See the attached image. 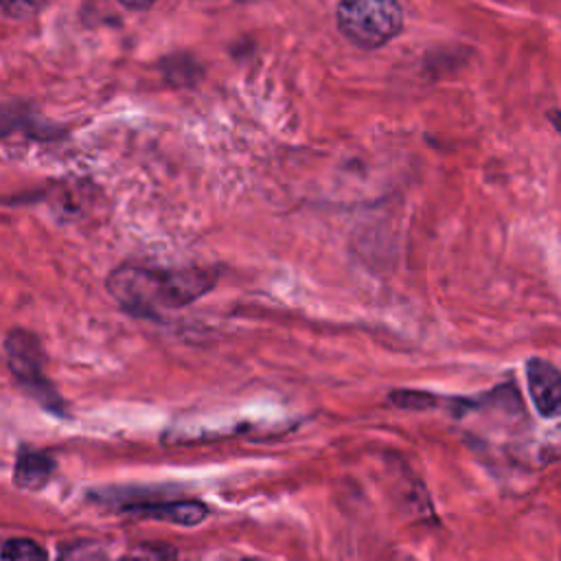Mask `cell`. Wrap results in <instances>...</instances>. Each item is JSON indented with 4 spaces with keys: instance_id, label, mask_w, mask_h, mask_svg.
Segmentation results:
<instances>
[{
    "instance_id": "13",
    "label": "cell",
    "mask_w": 561,
    "mask_h": 561,
    "mask_svg": "<svg viewBox=\"0 0 561 561\" xmlns=\"http://www.w3.org/2000/svg\"><path fill=\"white\" fill-rule=\"evenodd\" d=\"M241 2H254V0H241Z\"/></svg>"
},
{
    "instance_id": "2",
    "label": "cell",
    "mask_w": 561,
    "mask_h": 561,
    "mask_svg": "<svg viewBox=\"0 0 561 561\" xmlns=\"http://www.w3.org/2000/svg\"><path fill=\"white\" fill-rule=\"evenodd\" d=\"M337 26L359 48H379L392 42L403 28L399 0H340Z\"/></svg>"
},
{
    "instance_id": "7",
    "label": "cell",
    "mask_w": 561,
    "mask_h": 561,
    "mask_svg": "<svg viewBox=\"0 0 561 561\" xmlns=\"http://www.w3.org/2000/svg\"><path fill=\"white\" fill-rule=\"evenodd\" d=\"M0 561H48V557L37 541L15 537L2 546Z\"/></svg>"
},
{
    "instance_id": "8",
    "label": "cell",
    "mask_w": 561,
    "mask_h": 561,
    "mask_svg": "<svg viewBox=\"0 0 561 561\" xmlns=\"http://www.w3.org/2000/svg\"><path fill=\"white\" fill-rule=\"evenodd\" d=\"M121 561H180L178 552L162 543H145L121 557Z\"/></svg>"
},
{
    "instance_id": "1",
    "label": "cell",
    "mask_w": 561,
    "mask_h": 561,
    "mask_svg": "<svg viewBox=\"0 0 561 561\" xmlns=\"http://www.w3.org/2000/svg\"><path fill=\"white\" fill-rule=\"evenodd\" d=\"M213 270H149L121 265L107 276V291L127 311L149 316L158 309H180L215 287Z\"/></svg>"
},
{
    "instance_id": "11",
    "label": "cell",
    "mask_w": 561,
    "mask_h": 561,
    "mask_svg": "<svg viewBox=\"0 0 561 561\" xmlns=\"http://www.w3.org/2000/svg\"><path fill=\"white\" fill-rule=\"evenodd\" d=\"M121 4H125L127 9H149L156 0H118Z\"/></svg>"
},
{
    "instance_id": "12",
    "label": "cell",
    "mask_w": 561,
    "mask_h": 561,
    "mask_svg": "<svg viewBox=\"0 0 561 561\" xmlns=\"http://www.w3.org/2000/svg\"><path fill=\"white\" fill-rule=\"evenodd\" d=\"M243 561H256V559H243Z\"/></svg>"
},
{
    "instance_id": "10",
    "label": "cell",
    "mask_w": 561,
    "mask_h": 561,
    "mask_svg": "<svg viewBox=\"0 0 561 561\" xmlns=\"http://www.w3.org/2000/svg\"><path fill=\"white\" fill-rule=\"evenodd\" d=\"M392 401L401 408H430L432 405V397H427L423 392H394Z\"/></svg>"
},
{
    "instance_id": "9",
    "label": "cell",
    "mask_w": 561,
    "mask_h": 561,
    "mask_svg": "<svg viewBox=\"0 0 561 561\" xmlns=\"http://www.w3.org/2000/svg\"><path fill=\"white\" fill-rule=\"evenodd\" d=\"M55 0H0V9L15 20H26L42 13Z\"/></svg>"
},
{
    "instance_id": "3",
    "label": "cell",
    "mask_w": 561,
    "mask_h": 561,
    "mask_svg": "<svg viewBox=\"0 0 561 561\" xmlns=\"http://www.w3.org/2000/svg\"><path fill=\"white\" fill-rule=\"evenodd\" d=\"M4 351L13 377L33 397H37L42 405L53 412H61V399L44 375V351L39 346V340L24 329H11L4 340Z\"/></svg>"
},
{
    "instance_id": "4",
    "label": "cell",
    "mask_w": 561,
    "mask_h": 561,
    "mask_svg": "<svg viewBox=\"0 0 561 561\" xmlns=\"http://www.w3.org/2000/svg\"><path fill=\"white\" fill-rule=\"evenodd\" d=\"M526 379L535 408L543 416H557L561 410V375L559 368L546 359L530 357L526 362Z\"/></svg>"
},
{
    "instance_id": "6",
    "label": "cell",
    "mask_w": 561,
    "mask_h": 561,
    "mask_svg": "<svg viewBox=\"0 0 561 561\" xmlns=\"http://www.w3.org/2000/svg\"><path fill=\"white\" fill-rule=\"evenodd\" d=\"M53 469H55L53 458H48L46 454L26 449L18 456V462H15V484L28 491H37L50 480Z\"/></svg>"
},
{
    "instance_id": "5",
    "label": "cell",
    "mask_w": 561,
    "mask_h": 561,
    "mask_svg": "<svg viewBox=\"0 0 561 561\" xmlns=\"http://www.w3.org/2000/svg\"><path fill=\"white\" fill-rule=\"evenodd\" d=\"M127 511H131L140 517L171 522V524H180V526H195V524L204 522L206 515H208V508L202 502H193V500L138 504V506H129Z\"/></svg>"
}]
</instances>
